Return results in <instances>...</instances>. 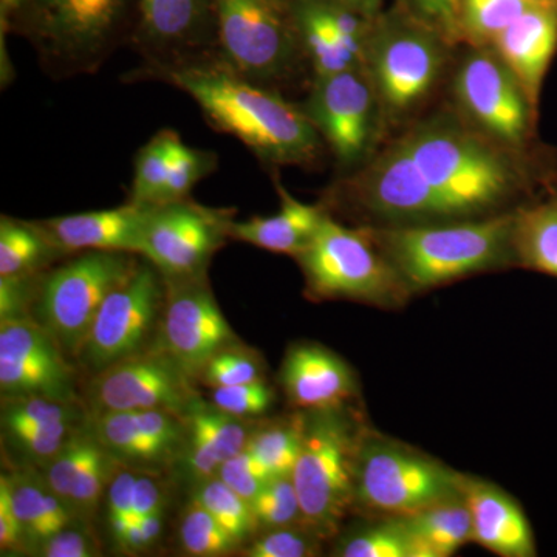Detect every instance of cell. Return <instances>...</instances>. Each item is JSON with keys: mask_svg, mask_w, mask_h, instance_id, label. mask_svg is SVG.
<instances>
[{"mask_svg": "<svg viewBox=\"0 0 557 557\" xmlns=\"http://www.w3.org/2000/svg\"><path fill=\"white\" fill-rule=\"evenodd\" d=\"M126 79L160 81L182 90L212 129L239 139L267 166H307L321 153V135L304 109L245 78L218 51L163 67H138Z\"/></svg>", "mask_w": 557, "mask_h": 557, "instance_id": "6da1fadb", "label": "cell"}, {"mask_svg": "<svg viewBox=\"0 0 557 557\" xmlns=\"http://www.w3.org/2000/svg\"><path fill=\"white\" fill-rule=\"evenodd\" d=\"M369 231L412 295L483 271L516 265L515 212Z\"/></svg>", "mask_w": 557, "mask_h": 557, "instance_id": "7a4b0ae2", "label": "cell"}, {"mask_svg": "<svg viewBox=\"0 0 557 557\" xmlns=\"http://www.w3.org/2000/svg\"><path fill=\"white\" fill-rule=\"evenodd\" d=\"M134 5L135 0H25L2 35L27 39L50 78L95 75L131 39Z\"/></svg>", "mask_w": 557, "mask_h": 557, "instance_id": "3957f363", "label": "cell"}, {"mask_svg": "<svg viewBox=\"0 0 557 557\" xmlns=\"http://www.w3.org/2000/svg\"><path fill=\"white\" fill-rule=\"evenodd\" d=\"M366 431L351 405L304 410L302 446L292 479L302 525L324 541L339 533L355 508L358 453Z\"/></svg>", "mask_w": 557, "mask_h": 557, "instance_id": "277c9868", "label": "cell"}, {"mask_svg": "<svg viewBox=\"0 0 557 557\" xmlns=\"http://www.w3.org/2000/svg\"><path fill=\"white\" fill-rule=\"evenodd\" d=\"M403 141L453 220L486 214L519 188L508 157L454 124H428Z\"/></svg>", "mask_w": 557, "mask_h": 557, "instance_id": "5b68a950", "label": "cell"}, {"mask_svg": "<svg viewBox=\"0 0 557 557\" xmlns=\"http://www.w3.org/2000/svg\"><path fill=\"white\" fill-rule=\"evenodd\" d=\"M465 480L437 458L368 428L358 453L355 507L381 518H403L465 500Z\"/></svg>", "mask_w": 557, "mask_h": 557, "instance_id": "8992f818", "label": "cell"}, {"mask_svg": "<svg viewBox=\"0 0 557 557\" xmlns=\"http://www.w3.org/2000/svg\"><path fill=\"white\" fill-rule=\"evenodd\" d=\"M295 259L313 299H347L395 309L412 295L369 228H347L329 214Z\"/></svg>", "mask_w": 557, "mask_h": 557, "instance_id": "52a82bcc", "label": "cell"}, {"mask_svg": "<svg viewBox=\"0 0 557 557\" xmlns=\"http://www.w3.org/2000/svg\"><path fill=\"white\" fill-rule=\"evenodd\" d=\"M218 53L230 67L277 90L307 61L295 0H218Z\"/></svg>", "mask_w": 557, "mask_h": 557, "instance_id": "ba28073f", "label": "cell"}, {"mask_svg": "<svg viewBox=\"0 0 557 557\" xmlns=\"http://www.w3.org/2000/svg\"><path fill=\"white\" fill-rule=\"evenodd\" d=\"M141 256L119 251L78 252L44 271L36 288V313L69 357L78 358L102 302L134 273Z\"/></svg>", "mask_w": 557, "mask_h": 557, "instance_id": "9c48e42d", "label": "cell"}, {"mask_svg": "<svg viewBox=\"0 0 557 557\" xmlns=\"http://www.w3.org/2000/svg\"><path fill=\"white\" fill-rule=\"evenodd\" d=\"M442 64V44L428 22L391 16L370 32L366 69L391 116L406 115L428 97Z\"/></svg>", "mask_w": 557, "mask_h": 557, "instance_id": "30bf717a", "label": "cell"}, {"mask_svg": "<svg viewBox=\"0 0 557 557\" xmlns=\"http://www.w3.org/2000/svg\"><path fill=\"white\" fill-rule=\"evenodd\" d=\"M166 281L156 265L139 259L137 269L102 302L78 359L91 375L149 350L161 330Z\"/></svg>", "mask_w": 557, "mask_h": 557, "instance_id": "8fae6325", "label": "cell"}, {"mask_svg": "<svg viewBox=\"0 0 557 557\" xmlns=\"http://www.w3.org/2000/svg\"><path fill=\"white\" fill-rule=\"evenodd\" d=\"M231 209L185 199L150 208L141 258L164 278L205 276L212 256L230 239Z\"/></svg>", "mask_w": 557, "mask_h": 557, "instance_id": "7c38bea8", "label": "cell"}, {"mask_svg": "<svg viewBox=\"0 0 557 557\" xmlns=\"http://www.w3.org/2000/svg\"><path fill=\"white\" fill-rule=\"evenodd\" d=\"M91 416L164 409L185 416L199 398L193 375L166 348L152 347L91 376Z\"/></svg>", "mask_w": 557, "mask_h": 557, "instance_id": "4fadbf2b", "label": "cell"}, {"mask_svg": "<svg viewBox=\"0 0 557 557\" xmlns=\"http://www.w3.org/2000/svg\"><path fill=\"white\" fill-rule=\"evenodd\" d=\"M379 106L368 69L359 67L314 78L302 109L341 166L350 168L364 160L373 148Z\"/></svg>", "mask_w": 557, "mask_h": 557, "instance_id": "5bb4252c", "label": "cell"}, {"mask_svg": "<svg viewBox=\"0 0 557 557\" xmlns=\"http://www.w3.org/2000/svg\"><path fill=\"white\" fill-rule=\"evenodd\" d=\"M75 379L69 355L36 319L0 321L2 398L46 397L76 401Z\"/></svg>", "mask_w": 557, "mask_h": 557, "instance_id": "9a60e30c", "label": "cell"}, {"mask_svg": "<svg viewBox=\"0 0 557 557\" xmlns=\"http://www.w3.org/2000/svg\"><path fill=\"white\" fill-rule=\"evenodd\" d=\"M166 300L159 344L199 379L209 359L239 343L205 276L164 278Z\"/></svg>", "mask_w": 557, "mask_h": 557, "instance_id": "2e32d148", "label": "cell"}, {"mask_svg": "<svg viewBox=\"0 0 557 557\" xmlns=\"http://www.w3.org/2000/svg\"><path fill=\"white\" fill-rule=\"evenodd\" d=\"M129 42L139 67H163L218 51V0H138Z\"/></svg>", "mask_w": 557, "mask_h": 557, "instance_id": "e0dca14e", "label": "cell"}, {"mask_svg": "<svg viewBox=\"0 0 557 557\" xmlns=\"http://www.w3.org/2000/svg\"><path fill=\"white\" fill-rule=\"evenodd\" d=\"M456 91L468 115L491 137L511 148L525 145L537 112L498 54H469L458 70Z\"/></svg>", "mask_w": 557, "mask_h": 557, "instance_id": "ac0fdd59", "label": "cell"}, {"mask_svg": "<svg viewBox=\"0 0 557 557\" xmlns=\"http://www.w3.org/2000/svg\"><path fill=\"white\" fill-rule=\"evenodd\" d=\"M351 190L376 218L403 225L453 220L403 139L366 168Z\"/></svg>", "mask_w": 557, "mask_h": 557, "instance_id": "d6986e66", "label": "cell"}, {"mask_svg": "<svg viewBox=\"0 0 557 557\" xmlns=\"http://www.w3.org/2000/svg\"><path fill=\"white\" fill-rule=\"evenodd\" d=\"M90 428L120 465L148 472L178 460L188 434L185 416L164 409L97 413Z\"/></svg>", "mask_w": 557, "mask_h": 557, "instance_id": "ffe728a7", "label": "cell"}, {"mask_svg": "<svg viewBox=\"0 0 557 557\" xmlns=\"http://www.w3.org/2000/svg\"><path fill=\"white\" fill-rule=\"evenodd\" d=\"M150 208L127 201L123 207L38 220L36 225L62 256L86 251L141 256Z\"/></svg>", "mask_w": 557, "mask_h": 557, "instance_id": "44dd1931", "label": "cell"}, {"mask_svg": "<svg viewBox=\"0 0 557 557\" xmlns=\"http://www.w3.org/2000/svg\"><path fill=\"white\" fill-rule=\"evenodd\" d=\"M278 379L289 405L299 410L339 408L358 397L357 373L343 358L319 344L289 347Z\"/></svg>", "mask_w": 557, "mask_h": 557, "instance_id": "7402d4cb", "label": "cell"}, {"mask_svg": "<svg viewBox=\"0 0 557 557\" xmlns=\"http://www.w3.org/2000/svg\"><path fill=\"white\" fill-rule=\"evenodd\" d=\"M537 112L542 86L557 51V3H534L494 40Z\"/></svg>", "mask_w": 557, "mask_h": 557, "instance_id": "603a6c76", "label": "cell"}, {"mask_svg": "<svg viewBox=\"0 0 557 557\" xmlns=\"http://www.w3.org/2000/svg\"><path fill=\"white\" fill-rule=\"evenodd\" d=\"M465 504L471 512L472 541L502 557L537 555L530 520L504 490L467 475Z\"/></svg>", "mask_w": 557, "mask_h": 557, "instance_id": "cb8c5ba5", "label": "cell"}, {"mask_svg": "<svg viewBox=\"0 0 557 557\" xmlns=\"http://www.w3.org/2000/svg\"><path fill=\"white\" fill-rule=\"evenodd\" d=\"M276 189L281 197L276 214L269 218L255 215L244 222L233 220L230 239L296 258L313 239L329 212L321 205H307L295 199L278 182Z\"/></svg>", "mask_w": 557, "mask_h": 557, "instance_id": "d4e9b609", "label": "cell"}, {"mask_svg": "<svg viewBox=\"0 0 557 557\" xmlns=\"http://www.w3.org/2000/svg\"><path fill=\"white\" fill-rule=\"evenodd\" d=\"M11 496L25 534V547L35 555L40 545L58 531L81 518L47 485L35 469H16L9 474Z\"/></svg>", "mask_w": 557, "mask_h": 557, "instance_id": "484cf974", "label": "cell"}, {"mask_svg": "<svg viewBox=\"0 0 557 557\" xmlns=\"http://www.w3.org/2000/svg\"><path fill=\"white\" fill-rule=\"evenodd\" d=\"M295 9L304 51L314 78L366 67L368 44L346 39L333 30L311 0H295Z\"/></svg>", "mask_w": 557, "mask_h": 557, "instance_id": "4316f807", "label": "cell"}, {"mask_svg": "<svg viewBox=\"0 0 557 557\" xmlns=\"http://www.w3.org/2000/svg\"><path fill=\"white\" fill-rule=\"evenodd\" d=\"M416 557H449L472 541L471 512L465 500L448 502L403 516Z\"/></svg>", "mask_w": 557, "mask_h": 557, "instance_id": "83f0119b", "label": "cell"}, {"mask_svg": "<svg viewBox=\"0 0 557 557\" xmlns=\"http://www.w3.org/2000/svg\"><path fill=\"white\" fill-rule=\"evenodd\" d=\"M516 265L557 278V193L515 212Z\"/></svg>", "mask_w": 557, "mask_h": 557, "instance_id": "f1b7e54d", "label": "cell"}, {"mask_svg": "<svg viewBox=\"0 0 557 557\" xmlns=\"http://www.w3.org/2000/svg\"><path fill=\"white\" fill-rule=\"evenodd\" d=\"M61 256L36 222L0 219V276H35Z\"/></svg>", "mask_w": 557, "mask_h": 557, "instance_id": "f546056e", "label": "cell"}, {"mask_svg": "<svg viewBox=\"0 0 557 557\" xmlns=\"http://www.w3.org/2000/svg\"><path fill=\"white\" fill-rule=\"evenodd\" d=\"M183 139L172 129L160 131L138 150L134 161L129 201L141 207H156L175 150Z\"/></svg>", "mask_w": 557, "mask_h": 557, "instance_id": "4dcf8cb0", "label": "cell"}, {"mask_svg": "<svg viewBox=\"0 0 557 557\" xmlns=\"http://www.w3.org/2000/svg\"><path fill=\"white\" fill-rule=\"evenodd\" d=\"M304 410L252 429L247 449L270 469L274 478L292 475L302 446Z\"/></svg>", "mask_w": 557, "mask_h": 557, "instance_id": "1f68e13d", "label": "cell"}, {"mask_svg": "<svg viewBox=\"0 0 557 557\" xmlns=\"http://www.w3.org/2000/svg\"><path fill=\"white\" fill-rule=\"evenodd\" d=\"M186 424L218 454L222 463L247 448L252 429L245 418L230 416L212 403L196 398L185 413Z\"/></svg>", "mask_w": 557, "mask_h": 557, "instance_id": "d6a6232c", "label": "cell"}, {"mask_svg": "<svg viewBox=\"0 0 557 557\" xmlns=\"http://www.w3.org/2000/svg\"><path fill=\"white\" fill-rule=\"evenodd\" d=\"M335 556L416 557L401 518H381L339 539Z\"/></svg>", "mask_w": 557, "mask_h": 557, "instance_id": "836d02e7", "label": "cell"}, {"mask_svg": "<svg viewBox=\"0 0 557 557\" xmlns=\"http://www.w3.org/2000/svg\"><path fill=\"white\" fill-rule=\"evenodd\" d=\"M84 426V421L2 428L3 443L25 463L44 467Z\"/></svg>", "mask_w": 557, "mask_h": 557, "instance_id": "e575fe53", "label": "cell"}, {"mask_svg": "<svg viewBox=\"0 0 557 557\" xmlns=\"http://www.w3.org/2000/svg\"><path fill=\"white\" fill-rule=\"evenodd\" d=\"M178 536L180 544L189 556H228L240 547L239 542L220 525L196 497H193L183 512Z\"/></svg>", "mask_w": 557, "mask_h": 557, "instance_id": "d590c367", "label": "cell"}, {"mask_svg": "<svg viewBox=\"0 0 557 557\" xmlns=\"http://www.w3.org/2000/svg\"><path fill=\"white\" fill-rule=\"evenodd\" d=\"M533 3L527 0H460L458 32L475 42H494Z\"/></svg>", "mask_w": 557, "mask_h": 557, "instance_id": "8d00e7d4", "label": "cell"}, {"mask_svg": "<svg viewBox=\"0 0 557 557\" xmlns=\"http://www.w3.org/2000/svg\"><path fill=\"white\" fill-rule=\"evenodd\" d=\"M194 497L240 545L255 534L258 522L251 504L219 478L200 483Z\"/></svg>", "mask_w": 557, "mask_h": 557, "instance_id": "74e56055", "label": "cell"}, {"mask_svg": "<svg viewBox=\"0 0 557 557\" xmlns=\"http://www.w3.org/2000/svg\"><path fill=\"white\" fill-rule=\"evenodd\" d=\"M218 153L212 150L189 148L185 143H180L156 207L189 199L193 189L201 180L218 170Z\"/></svg>", "mask_w": 557, "mask_h": 557, "instance_id": "f35d334b", "label": "cell"}, {"mask_svg": "<svg viewBox=\"0 0 557 557\" xmlns=\"http://www.w3.org/2000/svg\"><path fill=\"white\" fill-rule=\"evenodd\" d=\"M251 509L258 527L267 530L302 525V509L292 475H281L267 482L251 502Z\"/></svg>", "mask_w": 557, "mask_h": 557, "instance_id": "ab89813d", "label": "cell"}, {"mask_svg": "<svg viewBox=\"0 0 557 557\" xmlns=\"http://www.w3.org/2000/svg\"><path fill=\"white\" fill-rule=\"evenodd\" d=\"M199 380L209 388L255 383L263 380V364L255 350L236 343L209 359Z\"/></svg>", "mask_w": 557, "mask_h": 557, "instance_id": "60d3db41", "label": "cell"}, {"mask_svg": "<svg viewBox=\"0 0 557 557\" xmlns=\"http://www.w3.org/2000/svg\"><path fill=\"white\" fill-rule=\"evenodd\" d=\"M120 463L108 450L98 446L89 463L81 472L79 478L73 483L70 491L69 507L79 516L81 519L89 518L100 505L102 496L108 493V486Z\"/></svg>", "mask_w": 557, "mask_h": 557, "instance_id": "b9f144b4", "label": "cell"}, {"mask_svg": "<svg viewBox=\"0 0 557 557\" xmlns=\"http://www.w3.org/2000/svg\"><path fill=\"white\" fill-rule=\"evenodd\" d=\"M324 539L304 525L271 528L244 549L248 557H310L319 555Z\"/></svg>", "mask_w": 557, "mask_h": 557, "instance_id": "7bdbcfd3", "label": "cell"}, {"mask_svg": "<svg viewBox=\"0 0 557 557\" xmlns=\"http://www.w3.org/2000/svg\"><path fill=\"white\" fill-rule=\"evenodd\" d=\"M211 403L230 416L247 420L269 412L274 403V392L265 381H255L239 386L211 388Z\"/></svg>", "mask_w": 557, "mask_h": 557, "instance_id": "ee69618b", "label": "cell"}, {"mask_svg": "<svg viewBox=\"0 0 557 557\" xmlns=\"http://www.w3.org/2000/svg\"><path fill=\"white\" fill-rule=\"evenodd\" d=\"M218 478L251 504L274 475L251 450L245 448L220 467Z\"/></svg>", "mask_w": 557, "mask_h": 557, "instance_id": "f6af8a7d", "label": "cell"}, {"mask_svg": "<svg viewBox=\"0 0 557 557\" xmlns=\"http://www.w3.org/2000/svg\"><path fill=\"white\" fill-rule=\"evenodd\" d=\"M138 469L120 465L110 480L108 486V527L110 536L119 545L121 537L132 525V500H134L135 483H137Z\"/></svg>", "mask_w": 557, "mask_h": 557, "instance_id": "bcb514c9", "label": "cell"}, {"mask_svg": "<svg viewBox=\"0 0 557 557\" xmlns=\"http://www.w3.org/2000/svg\"><path fill=\"white\" fill-rule=\"evenodd\" d=\"M81 522L73 523L47 539L35 553L42 557H97L101 555L100 544Z\"/></svg>", "mask_w": 557, "mask_h": 557, "instance_id": "7dc6e473", "label": "cell"}, {"mask_svg": "<svg viewBox=\"0 0 557 557\" xmlns=\"http://www.w3.org/2000/svg\"><path fill=\"white\" fill-rule=\"evenodd\" d=\"M42 274V273H40ZM40 274L35 276H0V321L28 317L35 304Z\"/></svg>", "mask_w": 557, "mask_h": 557, "instance_id": "c3c4849f", "label": "cell"}, {"mask_svg": "<svg viewBox=\"0 0 557 557\" xmlns=\"http://www.w3.org/2000/svg\"><path fill=\"white\" fill-rule=\"evenodd\" d=\"M0 549L3 555L27 552L24 528L11 496L9 474L0 478Z\"/></svg>", "mask_w": 557, "mask_h": 557, "instance_id": "681fc988", "label": "cell"}, {"mask_svg": "<svg viewBox=\"0 0 557 557\" xmlns=\"http://www.w3.org/2000/svg\"><path fill=\"white\" fill-rule=\"evenodd\" d=\"M163 485L156 472L139 471L132 500V523L164 509Z\"/></svg>", "mask_w": 557, "mask_h": 557, "instance_id": "f907efd6", "label": "cell"}, {"mask_svg": "<svg viewBox=\"0 0 557 557\" xmlns=\"http://www.w3.org/2000/svg\"><path fill=\"white\" fill-rule=\"evenodd\" d=\"M163 519L164 509L132 523L121 537L119 547L127 553L145 552L152 547L159 541L161 530H163Z\"/></svg>", "mask_w": 557, "mask_h": 557, "instance_id": "816d5d0a", "label": "cell"}, {"mask_svg": "<svg viewBox=\"0 0 557 557\" xmlns=\"http://www.w3.org/2000/svg\"><path fill=\"white\" fill-rule=\"evenodd\" d=\"M421 20L448 35L458 32L460 0H412Z\"/></svg>", "mask_w": 557, "mask_h": 557, "instance_id": "f5cc1de1", "label": "cell"}, {"mask_svg": "<svg viewBox=\"0 0 557 557\" xmlns=\"http://www.w3.org/2000/svg\"><path fill=\"white\" fill-rule=\"evenodd\" d=\"M332 2L341 3V5L357 11V13L370 20L379 11L381 0H332Z\"/></svg>", "mask_w": 557, "mask_h": 557, "instance_id": "db71d44e", "label": "cell"}, {"mask_svg": "<svg viewBox=\"0 0 557 557\" xmlns=\"http://www.w3.org/2000/svg\"><path fill=\"white\" fill-rule=\"evenodd\" d=\"M24 3L25 0H0V24H2V28L10 24L14 14L21 10Z\"/></svg>", "mask_w": 557, "mask_h": 557, "instance_id": "11a10c76", "label": "cell"}, {"mask_svg": "<svg viewBox=\"0 0 557 557\" xmlns=\"http://www.w3.org/2000/svg\"><path fill=\"white\" fill-rule=\"evenodd\" d=\"M528 3H556L555 0H527Z\"/></svg>", "mask_w": 557, "mask_h": 557, "instance_id": "9f6ffc18", "label": "cell"}, {"mask_svg": "<svg viewBox=\"0 0 557 557\" xmlns=\"http://www.w3.org/2000/svg\"><path fill=\"white\" fill-rule=\"evenodd\" d=\"M555 2L557 3V0H555Z\"/></svg>", "mask_w": 557, "mask_h": 557, "instance_id": "6f0895ef", "label": "cell"}]
</instances>
